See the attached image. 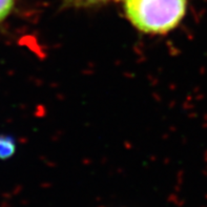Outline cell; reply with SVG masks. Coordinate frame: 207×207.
<instances>
[{
    "label": "cell",
    "mask_w": 207,
    "mask_h": 207,
    "mask_svg": "<svg viewBox=\"0 0 207 207\" xmlns=\"http://www.w3.org/2000/svg\"><path fill=\"white\" fill-rule=\"evenodd\" d=\"M125 14L141 32L164 34L179 25L187 0H124Z\"/></svg>",
    "instance_id": "6da1fadb"
},
{
    "label": "cell",
    "mask_w": 207,
    "mask_h": 207,
    "mask_svg": "<svg viewBox=\"0 0 207 207\" xmlns=\"http://www.w3.org/2000/svg\"><path fill=\"white\" fill-rule=\"evenodd\" d=\"M15 151V142L9 137L0 136V158H9Z\"/></svg>",
    "instance_id": "7a4b0ae2"
},
{
    "label": "cell",
    "mask_w": 207,
    "mask_h": 207,
    "mask_svg": "<svg viewBox=\"0 0 207 207\" xmlns=\"http://www.w3.org/2000/svg\"><path fill=\"white\" fill-rule=\"evenodd\" d=\"M15 0H0V22L3 21L13 10Z\"/></svg>",
    "instance_id": "3957f363"
},
{
    "label": "cell",
    "mask_w": 207,
    "mask_h": 207,
    "mask_svg": "<svg viewBox=\"0 0 207 207\" xmlns=\"http://www.w3.org/2000/svg\"><path fill=\"white\" fill-rule=\"evenodd\" d=\"M68 1L76 6H95V4L105 3L110 0H68Z\"/></svg>",
    "instance_id": "277c9868"
}]
</instances>
